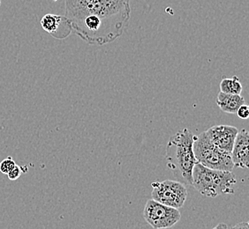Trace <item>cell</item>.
I'll return each mask as SVG.
<instances>
[{"mask_svg":"<svg viewBox=\"0 0 249 229\" xmlns=\"http://www.w3.org/2000/svg\"><path fill=\"white\" fill-rule=\"evenodd\" d=\"M65 5L72 31L90 45L115 41L129 22V0H66Z\"/></svg>","mask_w":249,"mask_h":229,"instance_id":"6da1fadb","label":"cell"},{"mask_svg":"<svg viewBox=\"0 0 249 229\" xmlns=\"http://www.w3.org/2000/svg\"><path fill=\"white\" fill-rule=\"evenodd\" d=\"M195 135L187 128L171 137L166 148L167 166L178 181L192 186V173L196 164L193 150Z\"/></svg>","mask_w":249,"mask_h":229,"instance_id":"7a4b0ae2","label":"cell"},{"mask_svg":"<svg viewBox=\"0 0 249 229\" xmlns=\"http://www.w3.org/2000/svg\"><path fill=\"white\" fill-rule=\"evenodd\" d=\"M236 182L231 171L212 169L198 163L193 168L192 186L206 197L214 198L223 194H233Z\"/></svg>","mask_w":249,"mask_h":229,"instance_id":"3957f363","label":"cell"},{"mask_svg":"<svg viewBox=\"0 0 249 229\" xmlns=\"http://www.w3.org/2000/svg\"><path fill=\"white\" fill-rule=\"evenodd\" d=\"M193 150L197 163L204 167L224 171H231L234 167L231 153L216 147L205 131L195 136Z\"/></svg>","mask_w":249,"mask_h":229,"instance_id":"277c9868","label":"cell"},{"mask_svg":"<svg viewBox=\"0 0 249 229\" xmlns=\"http://www.w3.org/2000/svg\"><path fill=\"white\" fill-rule=\"evenodd\" d=\"M151 186L153 188L151 198L163 205L179 209L187 200V188L180 181L172 180L156 181Z\"/></svg>","mask_w":249,"mask_h":229,"instance_id":"5b68a950","label":"cell"},{"mask_svg":"<svg viewBox=\"0 0 249 229\" xmlns=\"http://www.w3.org/2000/svg\"><path fill=\"white\" fill-rule=\"evenodd\" d=\"M145 220L154 229H170L181 219L178 209L163 205L150 198L143 210Z\"/></svg>","mask_w":249,"mask_h":229,"instance_id":"8992f818","label":"cell"},{"mask_svg":"<svg viewBox=\"0 0 249 229\" xmlns=\"http://www.w3.org/2000/svg\"><path fill=\"white\" fill-rule=\"evenodd\" d=\"M205 132L216 147L231 153L239 131L234 126L216 125L211 127Z\"/></svg>","mask_w":249,"mask_h":229,"instance_id":"52a82bcc","label":"cell"},{"mask_svg":"<svg viewBox=\"0 0 249 229\" xmlns=\"http://www.w3.org/2000/svg\"><path fill=\"white\" fill-rule=\"evenodd\" d=\"M41 26L44 31L57 39L66 38L72 31L69 20L61 15H44L41 19Z\"/></svg>","mask_w":249,"mask_h":229,"instance_id":"ba28073f","label":"cell"},{"mask_svg":"<svg viewBox=\"0 0 249 229\" xmlns=\"http://www.w3.org/2000/svg\"><path fill=\"white\" fill-rule=\"evenodd\" d=\"M231 156L234 167L249 168V132L248 130H240L237 134Z\"/></svg>","mask_w":249,"mask_h":229,"instance_id":"9c48e42d","label":"cell"},{"mask_svg":"<svg viewBox=\"0 0 249 229\" xmlns=\"http://www.w3.org/2000/svg\"><path fill=\"white\" fill-rule=\"evenodd\" d=\"M216 104L225 113L236 114L240 106L245 104V100L240 95H229L220 92L217 96Z\"/></svg>","mask_w":249,"mask_h":229,"instance_id":"30bf717a","label":"cell"},{"mask_svg":"<svg viewBox=\"0 0 249 229\" xmlns=\"http://www.w3.org/2000/svg\"><path fill=\"white\" fill-rule=\"evenodd\" d=\"M243 90L242 85L239 78L233 76L232 78H225L220 83V92L229 95H240Z\"/></svg>","mask_w":249,"mask_h":229,"instance_id":"8fae6325","label":"cell"},{"mask_svg":"<svg viewBox=\"0 0 249 229\" xmlns=\"http://www.w3.org/2000/svg\"><path fill=\"white\" fill-rule=\"evenodd\" d=\"M15 165H16V163L15 161L13 160V158L9 156L0 163V172L5 175H7L15 167Z\"/></svg>","mask_w":249,"mask_h":229,"instance_id":"7c38bea8","label":"cell"},{"mask_svg":"<svg viewBox=\"0 0 249 229\" xmlns=\"http://www.w3.org/2000/svg\"><path fill=\"white\" fill-rule=\"evenodd\" d=\"M22 174V169H21V167L18 166L17 164L15 165V167L11 170V171L6 175L8 178H9L10 180H12V181H15V180H17L19 177H20V175Z\"/></svg>","mask_w":249,"mask_h":229,"instance_id":"4fadbf2b","label":"cell"},{"mask_svg":"<svg viewBox=\"0 0 249 229\" xmlns=\"http://www.w3.org/2000/svg\"><path fill=\"white\" fill-rule=\"evenodd\" d=\"M238 116L241 118V119H248L249 117V106L247 105L246 103L243 105L240 106L239 108V110H237V113Z\"/></svg>","mask_w":249,"mask_h":229,"instance_id":"5bb4252c","label":"cell"},{"mask_svg":"<svg viewBox=\"0 0 249 229\" xmlns=\"http://www.w3.org/2000/svg\"><path fill=\"white\" fill-rule=\"evenodd\" d=\"M231 229H249V223L248 222H240V223L233 226Z\"/></svg>","mask_w":249,"mask_h":229,"instance_id":"9a60e30c","label":"cell"},{"mask_svg":"<svg viewBox=\"0 0 249 229\" xmlns=\"http://www.w3.org/2000/svg\"><path fill=\"white\" fill-rule=\"evenodd\" d=\"M212 229H228V228H227V225L225 223H220V224L217 225L216 228Z\"/></svg>","mask_w":249,"mask_h":229,"instance_id":"2e32d148","label":"cell"},{"mask_svg":"<svg viewBox=\"0 0 249 229\" xmlns=\"http://www.w3.org/2000/svg\"><path fill=\"white\" fill-rule=\"evenodd\" d=\"M0 6H1V0H0Z\"/></svg>","mask_w":249,"mask_h":229,"instance_id":"e0dca14e","label":"cell"}]
</instances>
